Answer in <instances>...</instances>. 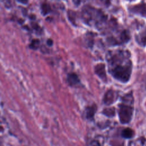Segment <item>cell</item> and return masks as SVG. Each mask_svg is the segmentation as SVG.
<instances>
[{"instance_id": "cell-9", "label": "cell", "mask_w": 146, "mask_h": 146, "mask_svg": "<svg viewBox=\"0 0 146 146\" xmlns=\"http://www.w3.org/2000/svg\"><path fill=\"white\" fill-rule=\"evenodd\" d=\"M121 136L125 139H131L134 136V131L130 128H126L122 131Z\"/></svg>"}, {"instance_id": "cell-13", "label": "cell", "mask_w": 146, "mask_h": 146, "mask_svg": "<svg viewBox=\"0 0 146 146\" xmlns=\"http://www.w3.org/2000/svg\"><path fill=\"white\" fill-rule=\"evenodd\" d=\"M40 44V40L38 39H33L29 44V47L33 50H36Z\"/></svg>"}, {"instance_id": "cell-8", "label": "cell", "mask_w": 146, "mask_h": 146, "mask_svg": "<svg viewBox=\"0 0 146 146\" xmlns=\"http://www.w3.org/2000/svg\"><path fill=\"white\" fill-rule=\"evenodd\" d=\"M67 81L70 86H75L80 83L78 75L74 72H70L67 74Z\"/></svg>"}, {"instance_id": "cell-4", "label": "cell", "mask_w": 146, "mask_h": 146, "mask_svg": "<svg viewBox=\"0 0 146 146\" xmlns=\"http://www.w3.org/2000/svg\"><path fill=\"white\" fill-rule=\"evenodd\" d=\"M117 97V92L112 89H110L104 94L103 98V102L106 105L109 106L115 102Z\"/></svg>"}, {"instance_id": "cell-14", "label": "cell", "mask_w": 146, "mask_h": 146, "mask_svg": "<svg viewBox=\"0 0 146 146\" xmlns=\"http://www.w3.org/2000/svg\"><path fill=\"white\" fill-rule=\"evenodd\" d=\"M47 44L48 46H51L52 45V44H53V41H52V40L51 39H48L47 40Z\"/></svg>"}, {"instance_id": "cell-12", "label": "cell", "mask_w": 146, "mask_h": 146, "mask_svg": "<svg viewBox=\"0 0 146 146\" xmlns=\"http://www.w3.org/2000/svg\"><path fill=\"white\" fill-rule=\"evenodd\" d=\"M136 40L139 44L145 46L146 45V34H139V36H136Z\"/></svg>"}, {"instance_id": "cell-7", "label": "cell", "mask_w": 146, "mask_h": 146, "mask_svg": "<svg viewBox=\"0 0 146 146\" xmlns=\"http://www.w3.org/2000/svg\"><path fill=\"white\" fill-rule=\"evenodd\" d=\"M97 111V106L95 104L87 106L85 108V114L86 118L89 120H93L95 114Z\"/></svg>"}, {"instance_id": "cell-5", "label": "cell", "mask_w": 146, "mask_h": 146, "mask_svg": "<svg viewBox=\"0 0 146 146\" xmlns=\"http://www.w3.org/2000/svg\"><path fill=\"white\" fill-rule=\"evenodd\" d=\"M95 74L100 78L103 82H107V76L106 71V66L104 63H98L94 67Z\"/></svg>"}, {"instance_id": "cell-3", "label": "cell", "mask_w": 146, "mask_h": 146, "mask_svg": "<svg viewBox=\"0 0 146 146\" xmlns=\"http://www.w3.org/2000/svg\"><path fill=\"white\" fill-rule=\"evenodd\" d=\"M82 14V18L87 24L90 25L93 22L97 27L102 25L107 19V16L100 10L90 6L85 7Z\"/></svg>"}, {"instance_id": "cell-1", "label": "cell", "mask_w": 146, "mask_h": 146, "mask_svg": "<svg viewBox=\"0 0 146 146\" xmlns=\"http://www.w3.org/2000/svg\"><path fill=\"white\" fill-rule=\"evenodd\" d=\"M129 57V52L123 50L110 51L107 55L109 72L121 83L128 82L131 75L132 64Z\"/></svg>"}, {"instance_id": "cell-11", "label": "cell", "mask_w": 146, "mask_h": 146, "mask_svg": "<svg viewBox=\"0 0 146 146\" xmlns=\"http://www.w3.org/2000/svg\"><path fill=\"white\" fill-rule=\"evenodd\" d=\"M102 112L104 115L108 117H113L115 115V109L113 107L104 108Z\"/></svg>"}, {"instance_id": "cell-6", "label": "cell", "mask_w": 146, "mask_h": 146, "mask_svg": "<svg viewBox=\"0 0 146 146\" xmlns=\"http://www.w3.org/2000/svg\"><path fill=\"white\" fill-rule=\"evenodd\" d=\"M129 10L133 13L146 18V4L144 3L133 6L130 7Z\"/></svg>"}, {"instance_id": "cell-10", "label": "cell", "mask_w": 146, "mask_h": 146, "mask_svg": "<svg viewBox=\"0 0 146 146\" xmlns=\"http://www.w3.org/2000/svg\"><path fill=\"white\" fill-rule=\"evenodd\" d=\"M51 9L50 5L47 2H43L41 5V11L43 15H46L51 12Z\"/></svg>"}, {"instance_id": "cell-2", "label": "cell", "mask_w": 146, "mask_h": 146, "mask_svg": "<svg viewBox=\"0 0 146 146\" xmlns=\"http://www.w3.org/2000/svg\"><path fill=\"white\" fill-rule=\"evenodd\" d=\"M130 93L126 94L122 99L123 102L118 105V115L119 120L122 124H127L132 119L133 113L132 95Z\"/></svg>"}]
</instances>
